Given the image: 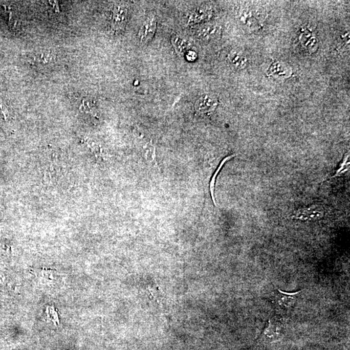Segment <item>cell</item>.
I'll return each instance as SVG.
<instances>
[{
	"mask_svg": "<svg viewBox=\"0 0 350 350\" xmlns=\"http://www.w3.org/2000/svg\"><path fill=\"white\" fill-rule=\"evenodd\" d=\"M218 105V100L216 97L211 94H205L196 101L195 109L199 114H207L215 110Z\"/></svg>",
	"mask_w": 350,
	"mask_h": 350,
	"instance_id": "cell-6",
	"label": "cell"
},
{
	"mask_svg": "<svg viewBox=\"0 0 350 350\" xmlns=\"http://www.w3.org/2000/svg\"><path fill=\"white\" fill-rule=\"evenodd\" d=\"M128 20V9L124 4L115 3L112 11V26L116 30L124 28Z\"/></svg>",
	"mask_w": 350,
	"mask_h": 350,
	"instance_id": "cell-4",
	"label": "cell"
},
{
	"mask_svg": "<svg viewBox=\"0 0 350 350\" xmlns=\"http://www.w3.org/2000/svg\"><path fill=\"white\" fill-rule=\"evenodd\" d=\"M157 28V21L154 16L147 18L138 32L140 43L146 44L154 37Z\"/></svg>",
	"mask_w": 350,
	"mask_h": 350,
	"instance_id": "cell-5",
	"label": "cell"
},
{
	"mask_svg": "<svg viewBox=\"0 0 350 350\" xmlns=\"http://www.w3.org/2000/svg\"><path fill=\"white\" fill-rule=\"evenodd\" d=\"M284 333L285 328L283 322L279 318L272 317L262 332V339L266 343H276L283 339Z\"/></svg>",
	"mask_w": 350,
	"mask_h": 350,
	"instance_id": "cell-2",
	"label": "cell"
},
{
	"mask_svg": "<svg viewBox=\"0 0 350 350\" xmlns=\"http://www.w3.org/2000/svg\"><path fill=\"white\" fill-rule=\"evenodd\" d=\"M222 29L219 25L209 23L204 25L196 32V37L204 41H212L220 38Z\"/></svg>",
	"mask_w": 350,
	"mask_h": 350,
	"instance_id": "cell-7",
	"label": "cell"
},
{
	"mask_svg": "<svg viewBox=\"0 0 350 350\" xmlns=\"http://www.w3.org/2000/svg\"><path fill=\"white\" fill-rule=\"evenodd\" d=\"M211 17V11L206 7L196 8L191 12L189 15L188 23L189 25L196 24L204 22Z\"/></svg>",
	"mask_w": 350,
	"mask_h": 350,
	"instance_id": "cell-8",
	"label": "cell"
},
{
	"mask_svg": "<svg viewBox=\"0 0 350 350\" xmlns=\"http://www.w3.org/2000/svg\"><path fill=\"white\" fill-rule=\"evenodd\" d=\"M172 43L175 51L181 57H184L186 53L191 49L189 44L178 35L173 36Z\"/></svg>",
	"mask_w": 350,
	"mask_h": 350,
	"instance_id": "cell-10",
	"label": "cell"
},
{
	"mask_svg": "<svg viewBox=\"0 0 350 350\" xmlns=\"http://www.w3.org/2000/svg\"><path fill=\"white\" fill-rule=\"evenodd\" d=\"M349 155H348L347 157L345 159H344L343 163L341 164V167H340L339 170L337 171V173L334 175L333 176L331 177V178H335V177L339 176L340 175H343L344 173H345L346 172H347L348 170V166H349V162H348V160H349Z\"/></svg>",
	"mask_w": 350,
	"mask_h": 350,
	"instance_id": "cell-13",
	"label": "cell"
},
{
	"mask_svg": "<svg viewBox=\"0 0 350 350\" xmlns=\"http://www.w3.org/2000/svg\"><path fill=\"white\" fill-rule=\"evenodd\" d=\"M46 312L47 314V317H48L50 321L54 322L55 324H56L57 322V323H58V322H59V318L58 317H57V313L55 311V310L53 309V307H47Z\"/></svg>",
	"mask_w": 350,
	"mask_h": 350,
	"instance_id": "cell-15",
	"label": "cell"
},
{
	"mask_svg": "<svg viewBox=\"0 0 350 350\" xmlns=\"http://www.w3.org/2000/svg\"><path fill=\"white\" fill-rule=\"evenodd\" d=\"M144 158L149 163L153 165H156V148L151 143H148L144 147Z\"/></svg>",
	"mask_w": 350,
	"mask_h": 350,
	"instance_id": "cell-11",
	"label": "cell"
},
{
	"mask_svg": "<svg viewBox=\"0 0 350 350\" xmlns=\"http://www.w3.org/2000/svg\"><path fill=\"white\" fill-rule=\"evenodd\" d=\"M325 213V208L321 205L313 204L300 209L294 213L292 218L302 221H315L323 218Z\"/></svg>",
	"mask_w": 350,
	"mask_h": 350,
	"instance_id": "cell-3",
	"label": "cell"
},
{
	"mask_svg": "<svg viewBox=\"0 0 350 350\" xmlns=\"http://www.w3.org/2000/svg\"><path fill=\"white\" fill-rule=\"evenodd\" d=\"M228 61L230 65L236 69H241L246 67L247 59L243 53L240 51L233 49L230 51L228 56Z\"/></svg>",
	"mask_w": 350,
	"mask_h": 350,
	"instance_id": "cell-9",
	"label": "cell"
},
{
	"mask_svg": "<svg viewBox=\"0 0 350 350\" xmlns=\"http://www.w3.org/2000/svg\"><path fill=\"white\" fill-rule=\"evenodd\" d=\"M88 146L89 147V148L91 149V150L92 151V152L94 153L96 156H101V154H102V149L101 148V147H99L98 145L95 144V142H92L91 141H89V142H87Z\"/></svg>",
	"mask_w": 350,
	"mask_h": 350,
	"instance_id": "cell-14",
	"label": "cell"
},
{
	"mask_svg": "<svg viewBox=\"0 0 350 350\" xmlns=\"http://www.w3.org/2000/svg\"><path fill=\"white\" fill-rule=\"evenodd\" d=\"M300 292L301 291L287 292L280 289L276 290L273 295V302L276 309L284 313L291 311L295 306Z\"/></svg>",
	"mask_w": 350,
	"mask_h": 350,
	"instance_id": "cell-1",
	"label": "cell"
},
{
	"mask_svg": "<svg viewBox=\"0 0 350 350\" xmlns=\"http://www.w3.org/2000/svg\"><path fill=\"white\" fill-rule=\"evenodd\" d=\"M235 156H236V155H231V156L226 157V158H224V160L222 161V162L220 163L219 167L218 170H217L216 171V172L215 173L214 176H213L212 180H211L210 190L211 196H212L213 202H214L215 206H217L216 199H215L214 196L215 184H216L217 176H218L219 173L220 172V170H221V168H222V167H223L224 164H225V163L227 162V161L230 160V159L234 158V157Z\"/></svg>",
	"mask_w": 350,
	"mask_h": 350,
	"instance_id": "cell-12",
	"label": "cell"
},
{
	"mask_svg": "<svg viewBox=\"0 0 350 350\" xmlns=\"http://www.w3.org/2000/svg\"><path fill=\"white\" fill-rule=\"evenodd\" d=\"M184 57L189 62H194L197 58V54L196 51L190 49L186 53Z\"/></svg>",
	"mask_w": 350,
	"mask_h": 350,
	"instance_id": "cell-16",
	"label": "cell"
}]
</instances>
